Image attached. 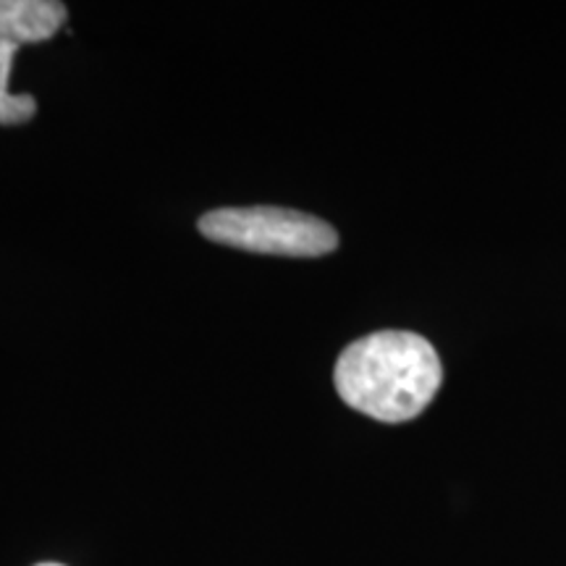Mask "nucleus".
<instances>
[{"instance_id": "4", "label": "nucleus", "mask_w": 566, "mask_h": 566, "mask_svg": "<svg viewBox=\"0 0 566 566\" xmlns=\"http://www.w3.org/2000/svg\"><path fill=\"white\" fill-rule=\"evenodd\" d=\"M17 51V45L0 40V126L27 124L38 113V101L32 95H13L9 90V76Z\"/></svg>"}, {"instance_id": "2", "label": "nucleus", "mask_w": 566, "mask_h": 566, "mask_svg": "<svg viewBox=\"0 0 566 566\" xmlns=\"http://www.w3.org/2000/svg\"><path fill=\"white\" fill-rule=\"evenodd\" d=\"M197 229L216 244L279 258H323L338 247V233L331 223L307 212L268 205L205 212Z\"/></svg>"}, {"instance_id": "1", "label": "nucleus", "mask_w": 566, "mask_h": 566, "mask_svg": "<svg viewBox=\"0 0 566 566\" xmlns=\"http://www.w3.org/2000/svg\"><path fill=\"white\" fill-rule=\"evenodd\" d=\"M441 380L443 367L436 346L412 331H378L357 338L334 367L344 405L391 424L422 415Z\"/></svg>"}, {"instance_id": "3", "label": "nucleus", "mask_w": 566, "mask_h": 566, "mask_svg": "<svg viewBox=\"0 0 566 566\" xmlns=\"http://www.w3.org/2000/svg\"><path fill=\"white\" fill-rule=\"evenodd\" d=\"M66 6L55 0H0V40L34 45L51 40L66 24Z\"/></svg>"}, {"instance_id": "5", "label": "nucleus", "mask_w": 566, "mask_h": 566, "mask_svg": "<svg viewBox=\"0 0 566 566\" xmlns=\"http://www.w3.org/2000/svg\"><path fill=\"white\" fill-rule=\"evenodd\" d=\"M38 566H63V564H53V562H45V564H38Z\"/></svg>"}]
</instances>
